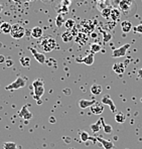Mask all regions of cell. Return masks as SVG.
<instances>
[{
  "label": "cell",
  "mask_w": 142,
  "mask_h": 149,
  "mask_svg": "<svg viewBox=\"0 0 142 149\" xmlns=\"http://www.w3.org/2000/svg\"><path fill=\"white\" fill-rule=\"evenodd\" d=\"M40 47L42 49L43 52H51L56 47V41L54 38H52V36H47L41 40Z\"/></svg>",
  "instance_id": "1"
},
{
  "label": "cell",
  "mask_w": 142,
  "mask_h": 149,
  "mask_svg": "<svg viewBox=\"0 0 142 149\" xmlns=\"http://www.w3.org/2000/svg\"><path fill=\"white\" fill-rule=\"evenodd\" d=\"M9 34L11 36L12 38L20 39L25 36V28L19 23H15V24L12 25L11 31H10Z\"/></svg>",
  "instance_id": "2"
},
{
  "label": "cell",
  "mask_w": 142,
  "mask_h": 149,
  "mask_svg": "<svg viewBox=\"0 0 142 149\" xmlns=\"http://www.w3.org/2000/svg\"><path fill=\"white\" fill-rule=\"evenodd\" d=\"M32 87H33V93H34V98L36 100L40 99L42 97V95L45 94V87H43V81L42 80H36L32 83Z\"/></svg>",
  "instance_id": "3"
},
{
  "label": "cell",
  "mask_w": 142,
  "mask_h": 149,
  "mask_svg": "<svg viewBox=\"0 0 142 149\" xmlns=\"http://www.w3.org/2000/svg\"><path fill=\"white\" fill-rule=\"evenodd\" d=\"M26 85V80L22 77H18L14 82H12L11 84H9L7 87L5 88L7 91H15V90L21 89V88L25 87Z\"/></svg>",
  "instance_id": "4"
},
{
  "label": "cell",
  "mask_w": 142,
  "mask_h": 149,
  "mask_svg": "<svg viewBox=\"0 0 142 149\" xmlns=\"http://www.w3.org/2000/svg\"><path fill=\"white\" fill-rule=\"evenodd\" d=\"M131 45L130 43H126V45H122V47L115 49L112 52V56L113 58H122V56H125L127 50L130 49Z\"/></svg>",
  "instance_id": "5"
},
{
  "label": "cell",
  "mask_w": 142,
  "mask_h": 149,
  "mask_svg": "<svg viewBox=\"0 0 142 149\" xmlns=\"http://www.w3.org/2000/svg\"><path fill=\"white\" fill-rule=\"evenodd\" d=\"M119 7H120V9L123 11L124 14H126V15L130 14L131 13L130 10L132 9V7H133L132 0H122L119 3Z\"/></svg>",
  "instance_id": "6"
},
{
  "label": "cell",
  "mask_w": 142,
  "mask_h": 149,
  "mask_svg": "<svg viewBox=\"0 0 142 149\" xmlns=\"http://www.w3.org/2000/svg\"><path fill=\"white\" fill-rule=\"evenodd\" d=\"M90 109H91L92 113L95 114V115H101L104 112L105 105L102 102H97V101H96V102L90 107Z\"/></svg>",
  "instance_id": "7"
},
{
  "label": "cell",
  "mask_w": 142,
  "mask_h": 149,
  "mask_svg": "<svg viewBox=\"0 0 142 149\" xmlns=\"http://www.w3.org/2000/svg\"><path fill=\"white\" fill-rule=\"evenodd\" d=\"M95 54H93V52H91V54H89L88 56H86L85 58H78L77 60H76V63H85V65H92L94 63V61H95V56H94Z\"/></svg>",
  "instance_id": "8"
},
{
  "label": "cell",
  "mask_w": 142,
  "mask_h": 149,
  "mask_svg": "<svg viewBox=\"0 0 142 149\" xmlns=\"http://www.w3.org/2000/svg\"><path fill=\"white\" fill-rule=\"evenodd\" d=\"M29 50L31 52L32 56H33V58L36 60V62H38L39 63H45L47 62V58H45V56L43 54L38 52V50L36 49H33V47H29Z\"/></svg>",
  "instance_id": "9"
},
{
  "label": "cell",
  "mask_w": 142,
  "mask_h": 149,
  "mask_svg": "<svg viewBox=\"0 0 142 149\" xmlns=\"http://www.w3.org/2000/svg\"><path fill=\"white\" fill-rule=\"evenodd\" d=\"M101 102L103 103L104 105H108L109 107H110V110L113 112V113H117V108L116 106H115L114 102H113V100L111 99V97L109 95H105L103 98H102Z\"/></svg>",
  "instance_id": "10"
},
{
  "label": "cell",
  "mask_w": 142,
  "mask_h": 149,
  "mask_svg": "<svg viewBox=\"0 0 142 149\" xmlns=\"http://www.w3.org/2000/svg\"><path fill=\"white\" fill-rule=\"evenodd\" d=\"M18 115H19V117H20V118L24 119L25 121H28V120L32 119V117H33L32 113H30V112L28 111L27 106H23L22 108L20 109V111H19Z\"/></svg>",
  "instance_id": "11"
},
{
  "label": "cell",
  "mask_w": 142,
  "mask_h": 149,
  "mask_svg": "<svg viewBox=\"0 0 142 149\" xmlns=\"http://www.w3.org/2000/svg\"><path fill=\"white\" fill-rule=\"evenodd\" d=\"M88 34L84 33V32H79L78 36H76V42L80 45H85L87 42H88Z\"/></svg>",
  "instance_id": "12"
},
{
  "label": "cell",
  "mask_w": 142,
  "mask_h": 149,
  "mask_svg": "<svg viewBox=\"0 0 142 149\" xmlns=\"http://www.w3.org/2000/svg\"><path fill=\"white\" fill-rule=\"evenodd\" d=\"M95 100H87V99H81L79 100V107L81 109H87V108H90L92 105L95 103Z\"/></svg>",
  "instance_id": "13"
},
{
  "label": "cell",
  "mask_w": 142,
  "mask_h": 149,
  "mask_svg": "<svg viewBox=\"0 0 142 149\" xmlns=\"http://www.w3.org/2000/svg\"><path fill=\"white\" fill-rule=\"evenodd\" d=\"M113 71L117 74H123L125 73V65L123 63H116L113 65Z\"/></svg>",
  "instance_id": "14"
},
{
  "label": "cell",
  "mask_w": 142,
  "mask_h": 149,
  "mask_svg": "<svg viewBox=\"0 0 142 149\" xmlns=\"http://www.w3.org/2000/svg\"><path fill=\"white\" fill-rule=\"evenodd\" d=\"M96 139L102 144V146L104 147V149H113L114 148V144L112 141H108V140H105L102 137H97Z\"/></svg>",
  "instance_id": "15"
},
{
  "label": "cell",
  "mask_w": 142,
  "mask_h": 149,
  "mask_svg": "<svg viewBox=\"0 0 142 149\" xmlns=\"http://www.w3.org/2000/svg\"><path fill=\"white\" fill-rule=\"evenodd\" d=\"M42 34H43V30L39 26H36V27H33L31 29V36L33 38H40L42 36Z\"/></svg>",
  "instance_id": "16"
},
{
  "label": "cell",
  "mask_w": 142,
  "mask_h": 149,
  "mask_svg": "<svg viewBox=\"0 0 142 149\" xmlns=\"http://www.w3.org/2000/svg\"><path fill=\"white\" fill-rule=\"evenodd\" d=\"M11 27H12V25L10 24L9 22H6V21H4V22H2L1 24H0V30H1L2 33H5V34L10 33Z\"/></svg>",
  "instance_id": "17"
},
{
  "label": "cell",
  "mask_w": 142,
  "mask_h": 149,
  "mask_svg": "<svg viewBox=\"0 0 142 149\" xmlns=\"http://www.w3.org/2000/svg\"><path fill=\"white\" fill-rule=\"evenodd\" d=\"M132 27H133V25H132V23H131L130 21L124 20V21H122V22H121V29H122V31H123L124 33H128V32L132 29Z\"/></svg>",
  "instance_id": "18"
},
{
  "label": "cell",
  "mask_w": 142,
  "mask_h": 149,
  "mask_svg": "<svg viewBox=\"0 0 142 149\" xmlns=\"http://www.w3.org/2000/svg\"><path fill=\"white\" fill-rule=\"evenodd\" d=\"M102 91H103V88L99 84H94L93 86L91 87V93L93 94V95H96V96L100 95V94L102 93Z\"/></svg>",
  "instance_id": "19"
},
{
  "label": "cell",
  "mask_w": 142,
  "mask_h": 149,
  "mask_svg": "<svg viewBox=\"0 0 142 149\" xmlns=\"http://www.w3.org/2000/svg\"><path fill=\"white\" fill-rule=\"evenodd\" d=\"M62 38H63V40H64L65 42H70V41L73 40L74 36L72 34L71 30H65L64 33L62 34Z\"/></svg>",
  "instance_id": "20"
},
{
  "label": "cell",
  "mask_w": 142,
  "mask_h": 149,
  "mask_svg": "<svg viewBox=\"0 0 142 149\" xmlns=\"http://www.w3.org/2000/svg\"><path fill=\"white\" fill-rule=\"evenodd\" d=\"M120 16H121L120 10H118V9H111L110 19H112L113 21H119L120 20Z\"/></svg>",
  "instance_id": "21"
},
{
  "label": "cell",
  "mask_w": 142,
  "mask_h": 149,
  "mask_svg": "<svg viewBox=\"0 0 142 149\" xmlns=\"http://www.w3.org/2000/svg\"><path fill=\"white\" fill-rule=\"evenodd\" d=\"M126 120V115L122 112H117L115 113V121L117 123H124Z\"/></svg>",
  "instance_id": "22"
},
{
  "label": "cell",
  "mask_w": 142,
  "mask_h": 149,
  "mask_svg": "<svg viewBox=\"0 0 142 149\" xmlns=\"http://www.w3.org/2000/svg\"><path fill=\"white\" fill-rule=\"evenodd\" d=\"M101 122H102V128L104 129V132L106 133V134H111V133H112V131H113L112 126L105 123L103 118H101Z\"/></svg>",
  "instance_id": "23"
},
{
  "label": "cell",
  "mask_w": 142,
  "mask_h": 149,
  "mask_svg": "<svg viewBox=\"0 0 142 149\" xmlns=\"http://www.w3.org/2000/svg\"><path fill=\"white\" fill-rule=\"evenodd\" d=\"M65 27L67 28V30H72L76 27V21L74 19H68L65 22Z\"/></svg>",
  "instance_id": "24"
},
{
  "label": "cell",
  "mask_w": 142,
  "mask_h": 149,
  "mask_svg": "<svg viewBox=\"0 0 142 149\" xmlns=\"http://www.w3.org/2000/svg\"><path fill=\"white\" fill-rule=\"evenodd\" d=\"M90 49H91V52H93V54H96V52H101V50H102V47H101V45H99V43L94 42V43H92V45H91Z\"/></svg>",
  "instance_id": "25"
},
{
  "label": "cell",
  "mask_w": 142,
  "mask_h": 149,
  "mask_svg": "<svg viewBox=\"0 0 142 149\" xmlns=\"http://www.w3.org/2000/svg\"><path fill=\"white\" fill-rule=\"evenodd\" d=\"M2 148L3 149H18L17 144L15 143V142H4Z\"/></svg>",
  "instance_id": "26"
},
{
  "label": "cell",
  "mask_w": 142,
  "mask_h": 149,
  "mask_svg": "<svg viewBox=\"0 0 142 149\" xmlns=\"http://www.w3.org/2000/svg\"><path fill=\"white\" fill-rule=\"evenodd\" d=\"M19 62H20V65L22 67L28 68L30 65V58H28V56H22V58H20Z\"/></svg>",
  "instance_id": "27"
},
{
  "label": "cell",
  "mask_w": 142,
  "mask_h": 149,
  "mask_svg": "<svg viewBox=\"0 0 142 149\" xmlns=\"http://www.w3.org/2000/svg\"><path fill=\"white\" fill-rule=\"evenodd\" d=\"M101 126H102V123H101V119H100L97 123L91 125V129H92V131H93L94 133L99 132V131L101 130Z\"/></svg>",
  "instance_id": "28"
},
{
  "label": "cell",
  "mask_w": 142,
  "mask_h": 149,
  "mask_svg": "<svg viewBox=\"0 0 142 149\" xmlns=\"http://www.w3.org/2000/svg\"><path fill=\"white\" fill-rule=\"evenodd\" d=\"M80 136H81V139H82V141H84V142H86L87 140H89V138H90L89 134L87 132H85V131H81V132H80Z\"/></svg>",
  "instance_id": "29"
},
{
  "label": "cell",
  "mask_w": 142,
  "mask_h": 149,
  "mask_svg": "<svg viewBox=\"0 0 142 149\" xmlns=\"http://www.w3.org/2000/svg\"><path fill=\"white\" fill-rule=\"evenodd\" d=\"M102 15L105 17V18H110V15H111V9L110 8H105V9L102 10Z\"/></svg>",
  "instance_id": "30"
},
{
  "label": "cell",
  "mask_w": 142,
  "mask_h": 149,
  "mask_svg": "<svg viewBox=\"0 0 142 149\" xmlns=\"http://www.w3.org/2000/svg\"><path fill=\"white\" fill-rule=\"evenodd\" d=\"M56 24H58V27H61V26L64 24V20H63V18H62L61 15H58V18H56Z\"/></svg>",
  "instance_id": "31"
},
{
  "label": "cell",
  "mask_w": 142,
  "mask_h": 149,
  "mask_svg": "<svg viewBox=\"0 0 142 149\" xmlns=\"http://www.w3.org/2000/svg\"><path fill=\"white\" fill-rule=\"evenodd\" d=\"M134 30H135L136 32H138V33H142V24L137 25L136 27L134 28Z\"/></svg>",
  "instance_id": "32"
},
{
  "label": "cell",
  "mask_w": 142,
  "mask_h": 149,
  "mask_svg": "<svg viewBox=\"0 0 142 149\" xmlns=\"http://www.w3.org/2000/svg\"><path fill=\"white\" fill-rule=\"evenodd\" d=\"M6 62V58L4 56H2V54H0V63H3Z\"/></svg>",
  "instance_id": "33"
},
{
  "label": "cell",
  "mask_w": 142,
  "mask_h": 149,
  "mask_svg": "<svg viewBox=\"0 0 142 149\" xmlns=\"http://www.w3.org/2000/svg\"><path fill=\"white\" fill-rule=\"evenodd\" d=\"M5 63H6V65H7V67H12V65H13V62L10 60H6Z\"/></svg>",
  "instance_id": "34"
},
{
  "label": "cell",
  "mask_w": 142,
  "mask_h": 149,
  "mask_svg": "<svg viewBox=\"0 0 142 149\" xmlns=\"http://www.w3.org/2000/svg\"><path fill=\"white\" fill-rule=\"evenodd\" d=\"M137 74H138V78L139 79H142V69L139 70L138 73H137Z\"/></svg>",
  "instance_id": "35"
},
{
  "label": "cell",
  "mask_w": 142,
  "mask_h": 149,
  "mask_svg": "<svg viewBox=\"0 0 142 149\" xmlns=\"http://www.w3.org/2000/svg\"><path fill=\"white\" fill-rule=\"evenodd\" d=\"M2 10H3V6H2L1 4H0V13L2 12Z\"/></svg>",
  "instance_id": "36"
},
{
  "label": "cell",
  "mask_w": 142,
  "mask_h": 149,
  "mask_svg": "<svg viewBox=\"0 0 142 149\" xmlns=\"http://www.w3.org/2000/svg\"><path fill=\"white\" fill-rule=\"evenodd\" d=\"M51 122H52V123H54V118H51Z\"/></svg>",
  "instance_id": "37"
},
{
  "label": "cell",
  "mask_w": 142,
  "mask_h": 149,
  "mask_svg": "<svg viewBox=\"0 0 142 149\" xmlns=\"http://www.w3.org/2000/svg\"><path fill=\"white\" fill-rule=\"evenodd\" d=\"M13 1H19V0H13Z\"/></svg>",
  "instance_id": "38"
}]
</instances>
